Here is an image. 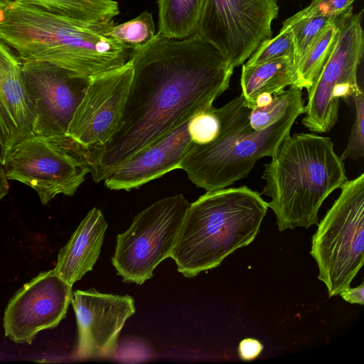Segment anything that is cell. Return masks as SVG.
Returning a JSON list of instances; mask_svg holds the SVG:
<instances>
[{"mask_svg":"<svg viewBox=\"0 0 364 364\" xmlns=\"http://www.w3.org/2000/svg\"><path fill=\"white\" fill-rule=\"evenodd\" d=\"M107 223L102 211L93 208L60 249L55 273L73 286L91 271L99 258Z\"/></svg>","mask_w":364,"mask_h":364,"instance_id":"cell-17","label":"cell"},{"mask_svg":"<svg viewBox=\"0 0 364 364\" xmlns=\"http://www.w3.org/2000/svg\"><path fill=\"white\" fill-rule=\"evenodd\" d=\"M353 2L354 0H312L311 4L326 14L339 16L353 11Z\"/></svg>","mask_w":364,"mask_h":364,"instance_id":"cell-27","label":"cell"},{"mask_svg":"<svg viewBox=\"0 0 364 364\" xmlns=\"http://www.w3.org/2000/svg\"><path fill=\"white\" fill-rule=\"evenodd\" d=\"M77 326L75 355L78 358H104L117 349L119 333L136 311L129 295L76 290L71 301Z\"/></svg>","mask_w":364,"mask_h":364,"instance_id":"cell-14","label":"cell"},{"mask_svg":"<svg viewBox=\"0 0 364 364\" xmlns=\"http://www.w3.org/2000/svg\"><path fill=\"white\" fill-rule=\"evenodd\" d=\"M23 73L36 112L34 136L66 135L90 77L41 61L23 62Z\"/></svg>","mask_w":364,"mask_h":364,"instance_id":"cell-12","label":"cell"},{"mask_svg":"<svg viewBox=\"0 0 364 364\" xmlns=\"http://www.w3.org/2000/svg\"><path fill=\"white\" fill-rule=\"evenodd\" d=\"M352 14L353 11L339 16L328 15L310 4L285 20L282 26L289 28L294 36L296 68L299 60L327 26Z\"/></svg>","mask_w":364,"mask_h":364,"instance_id":"cell-22","label":"cell"},{"mask_svg":"<svg viewBox=\"0 0 364 364\" xmlns=\"http://www.w3.org/2000/svg\"><path fill=\"white\" fill-rule=\"evenodd\" d=\"M132 75L133 63L129 59L122 66L89 78L67 135L85 150L90 167L120 128Z\"/></svg>","mask_w":364,"mask_h":364,"instance_id":"cell-11","label":"cell"},{"mask_svg":"<svg viewBox=\"0 0 364 364\" xmlns=\"http://www.w3.org/2000/svg\"><path fill=\"white\" fill-rule=\"evenodd\" d=\"M278 0H206L196 33L234 67L272 38Z\"/></svg>","mask_w":364,"mask_h":364,"instance_id":"cell-10","label":"cell"},{"mask_svg":"<svg viewBox=\"0 0 364 364\" xmlns=\"http://www.w3.org/2000/svg\"><path fill=\"white\" fill-rule=\"evenodd\" d=\"M73 293V286L54 269L39 273L9 299L3 319L5 336L31 344L40 331L55 328L66 316Z\"/></svg>","mask_w":364,"mask_h":364,"instance_id":"cell-13","label":"cell"},{"mask_svg":"<svg viewBox=\"0 0 364 364\" xmlns=\"http://www.w3.org/2000/svg\"><path fill=\"white\" fill-rule=\"evenodd\" d=\"M302 99V90L294 87L273 95L271 103L264 107H255L251 110L249 115L250 126L255 130H261L269 127Z\"/></svg>","mask_w":364,"mask_h":364,"instance_id":"cell-24","label":"cell"},{"mask_svg":"<svg viewBox=\"0 0 364 364\" xmlns=\"http://www.w3.org/2000/svg\"><path fill=\"white\" fill-rule=\"evenodd\" d=\"M350 16L329 24L314 40L296 64V78L291 87L307 90L311 87L328 59L343 23Z\"/></svg>","mask_w":364,"mask_h":364,"instance_id":"cell-21","label":"cell"},{"mask_svg":"<svg viewBox=\"0 0 364 364\" xmlns=\"http://www.w3.org/2000/svg\"><path fill=\"white\" fill-rule=\"evenodd\" d=\"M155 32L152 14L146 11L130 21L118 25L114 23L106 31L105 35L133 50L150 42L155 37Z\"/></svg>","mask_w":364,"mask_h":364,"instance_id":"cell-23","label":"cell"},{"mask_svg":"<svg viewBox=\"0 0 364 364\" xmlns=\"http://www.w3.org/2000/svg\"><path fill=\"white\" fill-rule=\"evenodd\" d=\"M190 205L182 194L161 198L139 212L117 236L112 262L123 282L142 284L171 257Z\"/></svg>","mask_w":364,"mask_h":364,"instance_id":"cell-8","label":"cell"},{"mask_svg":"<svg viewBox=\"0 0 364 364\" xmlns=\"http://www.w3.org/2000/svg\"><path fill=\"white\" fill-rule=\"evenodd\" d=\"M341 189L318 225L310 251L329 297L350 287L364 262V173Z\"/></svg>","mask_w":364,"mask_h":364,"instance_id":"cell-6","label":"cell"},{"mask_svg":"<svg viewBox=\"0 0 364 364\" xmlns=\"http://www.w3.org/2000/svg\"><path fill=\"white\" fill-rule=\"evenodd\" d=\"M263 350L262 343L255 338H245L238 346V355L245 361L252 360L257 358Z\"/></svg>","mask_w":364,"mask_h":364,"instance_id":"cell-28","label":"cell"},{"mask_svg":"<svg viewBox=\"0 0 364 364\" xmlns=\"http://www.w3.org/2000/svg\"><path fill=\"white\" fill-rule=\"evenodd\" d=\"M282 57H291L295 59L293 33L289 28L284 26H282L279 34L274 38H271L262 43L244 64L254 65Z\"/></svg>","mask_w":364,"mask_h":364,"instance_id":"cell-25","label":"cell"},{"mask_svg":"<svg viewBox=\"0 0 364 364\" xmlns=\"http://www.w3.org/2000/svg\"><path fill=\"white\" fill-rule=\"evenodd\" d=\"M205 1L158 0V33L173 38L195 34Z\"/></svg>","mask_w":364,"mask_h":364,"instance_id":"cell-20","label":"cell"},{"mask_svg":"<svg viewBox=\"0 0 364 364\" xmlns=\"http://www.w3.org/2000/svg\"><path fill=\"white\" fill-rule=\"evenodd\" d=\"M9 152V148L7 146L6 138L0 122V166H4L7 154Z\"/></svg>","mask_w":364,"mask_h":364,"instance_id":"cell-30","label":"cell"},{"mask_svg":"<svg viewBox=\"0 0 364 364\" xmlns=\"http://www.w3.org/2000/svg\"><path fill=\"white\" fill-rule=\"evenodd\" d=\"M4 169L8 179L32 188L46 205L56 195L71 196L90 173L82 147L66 135L33 136L11 147Z\"/></svg>","mask_w":364,"mask_h":364,"instance_id":"cell-7","label":"cell"},{"mask_svg":"<svg viewBox=\"0 0 364 364\" xmlns=\"http://www.w3.org/2000/svg\"><path fill=\"white\" fill-rule=\"evenodd\" d=\"M132 80L119 130L90 168L98 183L117 166L213 106L229 87L232 64L199 34L161 36L133 49Z\"/></svg>","mask_w":364,"mask_h":364,"instance_id":"cell-1","label":"cell"},{"mask_svg":"<svg viewBox=\"0 0 364 364\" xmlns=\"http://www.w3.org/2000/svg\"><path fill=\"white\" fill-rule=\"evenodd\" d=\"M339 295L350 304H364V283L355 288L348 287L341 291Z\"/></svg>","mask_w":364,"mask_h":364,"instance_id":"cell-29","label":"cell"},{"mask_svg":"<svg viewBox=\"0 0 364 364\" xmlns=\"http://www.w3.org/2000/svg\"><path fill=\"white\" fill-rule=\"evenodd\" d=\"M268 209L261 194L243 186L206 193L191 203L171 257L184 277L218 267L252 242Z\"/></svg>","mask_w":364,"mask_h":364,"instance_id":"cell-4","label":"cell"},{"mask_svg":"<svg viewBox=\"0 0 364 364\" xmlns=\"http://www.w3.org/2000/svg\"><path fill=\"white\" fill-rule=\"evenodd\" d=\"M90 23L13 0L0 11V40L23 61L55 64L90 77L124 65L132 50Z\"/></svg>","mask_w":364,"mask_h":364,"instance_id":"cell-2","label":"cell"},{"mask_svg":"<svg viewBox=\"0 0 364 364\" xmlns=\"http://www.w3.org/2000/svg\"><path fill=\"white\" fill-rule=\"evenodd\" d=\"M272 99H273L272 94L267 93V92L262 93L256 97L255 102V107L266 106V105H269V103H271V102L272 101Z\"/></svg>","mask_w":364,"mask_h":364,"instance_id":"cell-32","label":"cell"},{"mask_svg":"<svg viewBox=\"0 0 364 364\" xmlns=\"http://www.w3.org/2000/svg\"><path fill=\"white\" fill-rule=\"evenodd\" d=\"M187 122L165 134L115 167L104 179L110 190L130 191L180 168L194 144Z\"/></svg>","mask_w":364,"mask_h":364,"instance_id":"cell-15","label":"cell"},{"mask_svg":"<svg viewBox=\"0 0 364 364\" xmlns=\"http://www.w3.org/2000/svg\"><path fill=\"white\" fill-rule=\"evenodd\" d=\"M36 112L26 88L23 61L0 40V122L9 149L33 134Z\"/></svg>","mask_w":364,"mask_h":364,"instance_id":"cell-16","label":"cell"},{"mask_svg":"<svg viewBox=\"0 0 364 364\" xmlns=\"http://www.w3.org/2000/svg\"><path fill=\"white\" fill-rule=\"evenodd\" d=\"M363 10L343 23L333 50L308 91V102L301 123L309 131L329 132L338 121L340 101L360 88L358 68L364 53Z\"/></svg>","mask_w":364,"mask_h":364,"instance_id":"cell-9","label":"cell"},{"mask_svg":"<svg viewBox=\"0 0 364 364\" xmlns=\"http://www.w3.org/2000/svg\"><path fill=\"white\" fill-rule=\"evenodd\" d=\"M262 178L279 231L317 224L322 203L348 180L331 138L308 133L287 136L264 164Z\"/></svg>","mask_w":364,"mask_h":364,"instance_id":"cell-3","label":"cell"},{"mask_svg":"<svg viewBox=\"0 0 364 364\" xmlns=\"http://www.w3.org/2000/svg\"><path fill=\"white\" fill-rule=\"evenodd\" d=\"M296 78V64L291 57L272 59L254 65L243 63L240 85L245 105L252 109L259 95H274L287 86L291 87Z\"/></svg>","mask_w":364,"mask_h":364,"instance_id":"cell-18","label":"cell"},{"mask_svg":"<svg viewBox=\"0 0 364 364\" xmlns=\"http://www.w3.org/2000/svg\"><path fill=\"white\" fill-rule=\"evenodd\" d=\"M9 186L3 166H0V200L7 195Z\"/></svg>","mask_w":364,"mask_h":364,"instance_id":"cell-31","label":"cell"},{"mask_svg":"<svg viewBox=\"0 0 364 364\" xmlns=\"http://www.w3.org/2000/svg\"><path fill=\"white\" fill-rule=\"evenodd\" d=\"M351 97L355 103V119L346 148L340 156L343 161L355 160L364 156V94L362 89L358 88Z\"/></svg>","mask_w":364,"mask_h":364,"instance_id":"cell-26","label":"cell"},{"mask_svg":"<svg viewBox=\"0 0 364 364\" xmlns=\"http://www.w3.org/2000/svg\"><path fill=\"white\" fill-rule=\"evenodd\" d=\"M13 0H0V11L6 9Z\"/></svg>","mask_w":364,"mask_h":364,"instance_id":"cell-33","label":"cell"},{"mask_svg":"<svg viewBox=\"0 0 364 364\" xmlns=\"http://www.w3.org/2000/svg\"><path fill=\"white\" fill-rule=\"evenodd\" d=\"M304 99L269 127L255 130L250 126L251 109L244 105L223 127L215 140L194 144L181 164L189 180L206 191L226 188L246 177L256 162L272 156L289 135L296 119L304 113Z\"/></svg>","mask_w":364,"mask_h":364,"instance_id":"cell-5","label":"cell"},{"mask_svg":"<svg viewBox=\"0 0 364 364\" xmlns=\"http://www.w3.org/2000/svg\"><path fill=\"white\" fill-rule=\"evenodd\" d=\"M60 16L96 24L114 22L119 14L114 0H17Z\"/></svg>","mask_w":364,"mask_h":364,"instance_id":"cell-19","label":"cell"}]
</instances>
